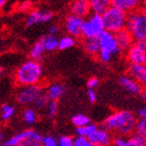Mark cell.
<instances>
[{
	"label": "cell",
	"mask_w": 146,
	"mask_h": 146,
	"mask_svg": "<svg viewBox=\"0 0 146 146\" xmlns=\"http://www.w3.org/2000/svg\"><path fill=\"white\" fill-rule=\"evenodd\" d=\"M135 119L133 113L127 110L117 111L115 115L108 117L103 123V129L106 131H112L117 130L119 134L122 135H129L134 130Z\"/></svg>",
	"instance_id": "6da1fadb"
},
{
	"label": "cell",
	"mask_w": 146,
	"mask_h": 146,
	"mask_svg": "<svg viewBox=\"0 0 146 146\" xmlns=\"http://www.w3.org/2000/svg\"><path fill=\"white\" fill-rule=\"evenodd\" d=\"M125 28L131 33L132 37L136 41H138V40H145L146 17L143 10L141 11V10L135 9L133 11H130L129 15H127Z\"/></svg>",
	"instance_id": "7a4b0ae2"
},
{
	"label": "cell",
	"mask_w": 146,
	"mask_h": 146,
	"mask_svg": "<svg viewBox=\"0 0 146 146\" xmlns=\"http://www.w3.org/2000/svg\"><path fill=\"white\" fill-rule=\"evenodd\" d=\"M102 22L104 30L111 33L119 31L125 28L127 20V12L124 10L110 5L102 15Z\"/></svg>",
	"instance_id": "3957f363"
},
{
	"label": "cell",
	"mask_w": 146,
	"mask_h": 146,
	"mask_svg": "<svg viewBox=\"0 0 146 146\" xmlns=\"http://www.w3.org/2000/svg\"><path fill=\"white\" fill-rule=\"evenodd\" d=\"M41 66L36 60H29L25 62L17 72V83L23 86L34 85L39 82L41 78Z\"/></svg>",
	"instance_id": "277c9868"
},
{
	"label": "cell",
	"mask_w": 146,
	"mask_h": 146,
	"mask_svg": "<svg viewBox=\"0 0 146 146\" xmlns=\"http://www.w3.org/2000/svg\"><path fill=\"white\" fill-rule=\"evenodd\" d=\"M104 30L101 15L95 13L92 17H90L87 21L83 22L82 27V35L85 38L90 37H97L101 32Z\"/></svg>",
	"instance_id": "5b68a950"
},
{
	"label": "cell",
	"mask_w": 146,
	"mask_h": 146,
	"mask_svg": "<svg viewBox=\"0 0 146 146\" xmlns=\"http://www.w3.org/2000/svg\"><path fill=\"white\" fill-rule=\"evenodd\" d=\"M97 38H98V43H99L100 49L108 50L110 52H111L112 55L119 54L121 52V48L117 45L113 33L106 31V30H103L97 36Z\"/></svg>",
	"instance_id": "8992f818"
},
{
	"label": "cell",
	"mask_w": 146,
	"mask_h": 146,
	"mask_svg": "<svg viewBox=\"0 0 146 146\" xmlns=\"http://www.w3.org/2000/svg\"><path fill=\"white\" fill-rule=\"evenodd\" d=\"M42 94V89L37 86V84L34 85H27L23 88L22 90L17 94V100L22 104H28V103L34 102L37 98Z\"/></svg>",
	"instance_id": "52a82bcc"
},
{
	"label": "cell",
	"mask_w": 146,
	"mask_h": 146,
	"mask_svg": "<svg viewBox=\"0 0 146 146\" xmlns=\"http://www.w3.org/2000/svg\"><path fill=\"white\" fill-rule=\"evenodd\" d=\"M83 17L72 15L66 21V32L71 36L80 37L82 36V27H83Z\"/></svg>",
	"instance_id": "ba28073f"
},
{
	"label": "cell",
	"mask_w": 146,
	"mask_h": 146,
	"mask_svg": "<svg viewBox=\"0 0 146 146\" xmlns=\"http://www.w3.org/2000/svg\"><path fill=\"white\" fill-rule=\"evenodd\" d=\"M87 138L91 143V145L95 146H105L110 144V142H111L110 133L104 129H96L92 134L87 136Z\"/></svg>",
	"instance_id": "9c48e42d"
},
{
	"label": "cell",
	"mask_w": 146,
	"mask_h": 146,
	"mask_svg": "<svg viewBox=\"0 0 146 146\" xmlns=\"http://www.w3.org/2000/svg\"><path fill=\"white\" fill-rule=\"evenodd\" d=\"M113 35H115L117 43L119 48H121V50H123V49H125V50H126V49H129L130 47L133 45V40H134V38L132 37L131 33H130L126 28L113 33Z\"/></svg>",
	"instance_id": "30bf717a"
},
{
	"label": "cell",
	"mask_w": 146,
	"mask_h": 146,
	"mask_svg": "<svg viewBox=\"0 0 146 146\" xmlns=\"http://www.w3.org/2000/svg\"><path fill=\"white\" fill-rule=\"evenodd\" d=\"M129 75L138 83H146V68L145 64H138V63H131L129 66Z\"/></svg>",
	"instance_id": "8fae6325"
},
{
	"label": "cell",
	"mask_w": 146,
	"mask_h": 146,
	"mask_svg": "<svg viewBox=\"0 0 146 146\" xmlns=\"http://www.w3.org/2000/svg\"><path fill=\"white\" fill-rule=\"evenodd\" d=\"M128 59L131 63L145 64L146 62V51L139 48L137 45H132L128 52Z\"/></svg>",
	"instance_id": "7c38bea8"
},
{
	"label": "cell",
	"mask_w": 146,
	"mask_h": 146,
	"mask_svg": "<svg viewBox=\"0 0 146 146\" xmlns=\"http://www.w3.org/2000/svg\"><path fill=\"white\" fill-rule=\"evenodd\" d=\"M119 84L123 88H125L129 93L133 95H139L142 92V87L140 83H138L134 79L129 78V77H122L119 80Z\"/></svg>",
	"instance_id": "4fadbf2b"
},
{
	"label": "cell",
	"mask_w": 146,
	"mask_h": 146,
	"mask_svg": "<svg viewBox=\"0 0 146 146\" xmlns=\"http://www.w3.org/2000/svg\"><path fill=\"white\" fill-rule=\"evenodd\" d=\"M53 15L50 11H33L27 20V26L31 27L39 23H47L51 20Z\"/></svg>",
	"instance_id": "5bb4252c"
},
{
	"label": "cell",
	"mask_w": 146,
	"mask_h": 146,
	"mask_svg": "<svg viewBox=\"0 0 146 146\" xmlns=\"http://www.w3.org/2000/svg\"><path fill=\"white\" fill-rule=\"evenodd\" d=\"M90 3L89 0H76L72 5V15L84 17L90 11Z\"/></svg>",
	"instance_id": "9a60e30c"
},
{
	"label": "cell",
	"mask_w": 146,
	"mask_h": 146,
	"mask_svg": "<svg viewBox=\"0 0 146 146\" xmlns=\"http://www.w3.org/2000/svg\"><path fill=\"white\" fill-rule=\"evenodd\" d=\"M140 3H141V0H111V5L126 12L137 9Z\"/></svg>",
	"instance_id": "2e32d148"
},
{
	"label": "cell",
	"mask_w": 146,
	"mask_h": 146,
	"mask_svg": "<svg viewBox=\"0 0 146 146\" xmlns=\"http://www.w3.org/2000/svg\"><path fill=\"white\" fill-rule=\"evenodd\" d=\"M90 8L98 15H102L103 12L111 5V0H89Z\"/></svg>",
	"instance_id": "e0dca14e"
},
{
	"label": "cell",
	"mask_w": 146,
	"mask_h": 146,
	"mask_svg": "<svg viewBox=\"0 0 146 146\" xmlns=\"http://www.w3.org/2000/svg\"><path fill=\"white\" fill-rule=\"evenodd\" d=\"M84 47L85 50L91 55H97L99 51V43H98L97 37H90V38H85L84 42Z\"/></svg>",
	"instance_id": "ac0fdd59"
},
{
	"label": "cell",
	"mask_w": 146,
	"mask_h": 146,
	"mask_svg": "<svg viewBox=\"0 0 146 146\" xmlns=\"http://www.w3.org/2000/svg\"><path fill=\"white\" fill-rule=\"evenodd\" d=\"M64 91H66V88L62 84H54L49 87L46 96L49 100H56L62 96Z\"/></svg>",
	"instance_id": "d6986e66"
},
{
	"label": "cell",
	"mask_w": 146,
	"mask_h": 146,
	"mask_svg": "<svg viewBox=\"0 0 146 146\" xmlns=\"http://www.w3.org/2000/svg\"><path fill=\"white\" fill-rule=\"evenodd\" d=\"M42 137L39 133H37V132L33 131L32 130L31 133L29 134V136L27 138L25 139L24 141L21 143V145H28V146H40L42 145Z\"/></svg>",
	"instance_id": "ffe728a7"
},
{
	"label": "cell",
	"mask_w": 146,
	"mask_h": 146,
	"mask_svg": "<svg viewBox=\"0 0 146 146\" xmlns=\"http://www.w3.org/2000/svg\"><path fill=\"white\" fill-rule=\"evenodd\" d=\"M32 130H26V131L22 132L20 134L15 135V136L11 137L10 139H8L7 141H5L3 143L4 146H17V145H21L23 141H24L25 139L27 138L29 136V134L31 133Z\"/></svg>",
	"instance_id": "44dd1931"
},
{
	"label": "cell",
	"mask_w": 146,
	"mask_h": 146,
	"mask_svg": "<svg viewBox=\"0 0 146 146\" xmlns=\"http://www.w3.org/2000/svg\"><path fill=\"white\" fill-rule=\"evenodd\" d=\"M44 51H45V48H44L43 38H42V39H40L39 41L37 42L34 46H33L30 55H31L32 59H35V60H36V59H39L40 57L43 55Z\"/></svg>",
	"instance_id": "7402d4cb"
},
{
	"label": "cell",
	"mask_w": 146,
	"mask_h": 146,
	"mask_svg": "<svg viewBox=\"0 0 146 146\" xmlns=\"http://www.w3.org/2000/svg\"><path fill=\"white\" fill-rule=\"evenodd\" d=\"M43 44H44V48H45L46 51H53V50L57 49L58 40L54 37V35L50 34L49 36L43 38Z\"/></svg>",
	"instance_id": "603a6c76"
},
{
	"label": "cell",
	"mask_w": 146,
	"mask_h": 146,
	"mask_svg": "<svg viewBox=\"0 0 146 146\" xmlns=\"http://www.w3.org/2000/svg\"><path fill=\"white\" fill-rule=\"evenodd\" d=\"M75 44H76V41L73 38V36H66V37H62L58 41L57 48L60 49V50H64V49L73 47Z\"/></svg>",
	"instance_id": "cb8c5ba5"
},
{
	"label": "cell",
	"mask_w": 146,
	"mask_h": 146,
	"mask_svg": "<svg viewBox=\"0 0 146 146\" xmlns=\"http://www.w3.org/2000/svg\"><path fill=\"white\" fill-rule=\"evenodd\" d=\"M97 129V127L95 126V125H90L88 124L86 126H83V127H77V129H76V133L80 136H89L90 134H92L93 132L95 130Z\"/></svg>",
	"instance_id": "d4e9b609"
},
{
	"label": "cell",
	"mask_w": 146,
	"mask_h": 146,
	"mask_svg": "<svg viewBox=\"0 0 146 146\" xmlns=\"http://www.w3.org/2000/svg\"><path fill=\"white\" fill-rule=\"evenodd\" d=\"M145 143V137L139 134H134L128 139V146H144Z\"/></svg>",
	"instance_id": "484cf974"
},
{
	"label": "cell",
	"mask_w": 146,
	"mask_h": 146,
	"mask_svg": "<svg viewBox=\"0 0 146 146\" xmlns=\"http://www.w3.org/2000/svg\"><path fill=\"white\" fill-rule=\"evenodd\" d=\"M134 130L136 132V134L141 135V136H146V121L144 117H141L138 122L135 123Z\"/></svg>",
	"instance_id": "4316f807"
},
{
	"label": "cell",
	"mask_w": 146,
	"mask_h": 146,
	"mask_svg": "<svg viewBox=\"0 0 146 146\" xmlns=\"http://www.w3.org/2000/svg\"><path fill=\"white\" fill-rule=\"evenodd\" d=\"M1 111H2V119L3 121H7L12 115H15V107L9 104H4L1 107Z\"/></svg>",
	"instance_id": "83f0119b"
},
{
	"label": "cell",
	"mask_w": 146,
	"mask_h": 146,
	"mask_svg": "<svg viewBox=\"0 0 146 146\" xmlns=\"http://www.w3.org/2000/svg\"><path fill=\"white\" fill-rule=\"evenodd\" d=\"M73 123L77 127H83L90 124V119H89V117L84 115H77L73 117Z\"/></svg>",
	"instance_id": "f1b7e54d"
},
{
	"label": "cell",
	"mask_w": 146,
	"mask_h": 146,
	"mask_svg": "<svg viewBox=\"0 0 146 146\" xmlns=\"http://www.w3.org/2000/svg\"><path fill=\"white\" fill-rule=\"evenodd\" d=\"M24 119L27 124H34L37 121L36 112L33 110H27L24 112Z\"/></svg>",
	"instance_id": "f546056e"
},
{
	"label": "cell",
	"mask_w": 146,
	"mask_h": 146,
	"mask_svg": "<svg viewBox=\"0 0 146 146\" xmlns=\"http://www.w3.org/2000/svg\"><path fill=\"white\" fill-rule=\"evenodd\" d=\"M73 145H75V146H92L90 142H89V140H88L87 137L80 136V135H78V137H77L75 140H73Z\"/></svg>",
	"instance_id": "4dcf8cb0"
},
{
	"label": "cell",
	"mask_w": 146,
	"mask_h": 146,
	"mask_svg": "<svg viewBox=\"0 0 146 146\" xmlns=\"http://www.w3.org/2000/svg\"><path fill=\"white\" fill-rule=\"evenodd\" d=\"M97 54L99 56L100 60L103 61V62H108L111 59V56H112L111 52H110L108 50H105V49H99V51H98Z\"/></svg>",
	"instance_id": "1f68e13d"
},
{
	"label": "cell",
	"mask_w": 146,
	"mask_h": 146,
	"mask_svg": "<svg viewBox=\"0 0 146 146\" xmlns=\"http://www.w3.org/2000/svg\"><path fill=\"white\" fill-rule=\"evenodd\" d=\"M48 98H47V96H43V95H40L39 97L37 98L36 100L34 101L35 103V106L37 107V108H44L45 106H47V103H48Z\"/></svg>",
	"instance_id": "d6a6232c"
},
{
	"label": "cell",
	"mask_w": 146,
	"mask_h": 146,
	"mask_svg": "<svg viewBox=\"0 0 146 146\" xmlns=\"http://www.w3.org/2000/svg\"><path fill=\"white\" fill-rule=\"evenodd\" d=\"M57 145L59 146H73V139L68 136H61L57 140Z\"/></svg>",
	"instance_id": "836d02e7"
},
{
	"label": "cell",
	"mask_w": 146,
	"mask_h": 146,
	"mask_svg": "<svg viewBox=\"0 0 146 146\" xmlns=\"http://www.w3.org/2000/svg\"><path fill=\"white\" fill-rule=\"evenodd\" d=\"M42 145H45V146H56L57 145V141H56L55 139L51 136H46V137H42Z\"/></svg>",
	"instance_id": "e575fe53"
},
{
	"label": "cell",
	"mask_w": 146,
	"mask_h": 146,
	"mask_svg": "<svg viewBox=\"0 0 146 146\" xmlns=\"http://www.w3.org/2000/svg\"><path fill=\"white\" fill-rule=\"evenodd\" d=\"M47 107H48L49 117H53V115H55L56 111H57V104L54 102V100H51L50 102L47 103Z\"/></svg>",
	"instance_id": "d590c367"
},
{
	"label": "cell",
	"mask_w": 146,
	"mask_h": 146,
	"mask_svg": "<svg viewBox=\"0 0 146 146\" xmlns=\"http://www.w3.org/2000/svg\"><path fill=\"white\" fill-rule=\"evenodd\" d=\"M113 144L117 146H128V139L125 137H119L115 139Z\"/></svg>",
	"instance_id": "8d00e7d4"
},
{
	"label": "cell",
	"mask_w": 146,
	"mask_h": 146,
	"mask_svg": "<svg viewBox=\"0 0 146 146\" xmlns=\"http://www.w3.org/2000/svg\"><path fill=\"white\" fill-rule=\"evenodd\" d=\"M98 84H99V80L97 78H91L88 81V86H89V88H92V89L96 87Z\"/></svg>",
	"instance_id": "74e56055"
},
{
	"label": "cell",
	"mask_w": 146,
	"mask_h": 146,
	"mask_svg": "<svg viewBox=\"0 0 146 146\" xmlns=\"http://www.w3.org/2000/svg\"><path fill=\"white\" fill-rule=\"evenodd\" d=\"M88 97H89V100H90L91 102H95L96 101V94H95L94 90H93L92 88H90L89 91H88Z\"/></svg>",
	"instance_id": "f35d334b"
},
{
	"label": "cell",
	"mask_w": 146,
	"mask_h": 146,
	"mask_svg": "<svg viewBox=\"0 0 146 146\" xmlns=\"http://www.w3.org/2000/svg\"><path fill=\"white\" fill-rule=\"evenodd\" d=\"M139 113V117H144L145 119L146 117V108L145 107H142V108H140L138 111Z\"/></svg>",
	"instance_id": "ab89813d"
},
{
	"label": "cell",
	"mask_w": 146,
	"mask_h": 146,
	"mask_svg": "<svg viewBox=\"0 0 146 146\" xmlns=\"http://www.w3.org/2000/svg\"><path fill=\"white\" fill-rule=\"evenodd\" d=\"M57 31H58V28L56 27V26H52V27L50 28V30H49V33L52 35H55L56 33H57Z\"/></svg>",
	"instance_id": "60d3db41"
},
{
	"label": "cell",
	"mask_w": 146,
	"mask_h": 146,
	"mask_svg": "<svg viewBox=\"0 0 146 146\" xmlns=\"http://www.w3.org/2000/svg\"><path fill=\"white\" fill-rule=\"evenodd\" d=\"M30 6V2H24V4L21 6V9L22 10H26L28 7Z\"/></svg>",
	"instance_id": "b9f144b4"
},
{
	"label": "cell",
	"mask_w": 146,
	"mask_h": 146,
	"mask_svg": "<svg viewBox=\"0 0 146 146\" xmlns=\"http://www.w3.org/2000/svg\"><path fill=\"white\" fill-rule=\"evenodd\" d=\"M140 94L142 95V99H143L144 101H145V100H146V94H145V92H143V91H142V92L140 93Z\"/></svg>",
	"instance_id": "7bdbcfd3"
},
{
	"label": "cell",
	"mask_w": 146,
	"mask_h": 146,
	"mask_svg": "<svg viewBox=\"0 0 146 146\" xmlns=\"http://www.w3.org/2000/svg\"><path fill=\"white\" fill-rule=\"evenodd\" d=\"M5 4V0H0V8Z\"/></svg>",
	"instance_id": "ee69618b"
},
{
	"label": "cell",
	"mask_w": 146,
	"mask_h": 146,
	"mask_svg": "<svg viewBox=\"0 0 146 146\" xmlns=\"http://www.w3.org/2000/svg\"><path fill=\"white\" fill-rule=\"evenodd\" d=\"M2 72H3L2 68H1V66H0V76H1V74H2Z\"/></svg>",
	"instance_id": "f6af8a7d"
},
{
	"label": "cell",
	"mask_w": 146,
	"mask_h": 146,
	"mask_svg": "<svg viewBox=\"0 0 146 146\" xmlns=\"http://www.w3.org/2000/svg\"><path fill=\"white\" fill-rule=\"evenodd\" d=\"M1 139H2V134L0 133V140H1Z\"/></svg>",
	"instance_id": "bcb514c9"
}]
</instances>
